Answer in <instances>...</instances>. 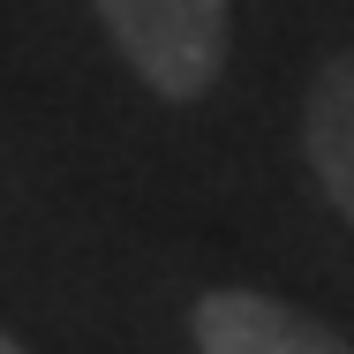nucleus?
<instances>
[{
	"label": "nucleus",
	"instance_id": "nucleus-1",
	"mask_svg": "<svg viewBox=\"0 0 354 354\" xmlns=\"http://www.w3.org/2000/svg\"><path fill=\"white\" fill-rule=\"evenodd\" d=\"M91 8L121 46V61L143 75V91H158L166 106L204 98L226 68V38H234L226 0H91Z\"/></svg>",
	"mask_w": 354,
	"mask_h": 354
},
{
	"label": "nucleus",
	"instance_id": "nucleus-2",
	"mask_svg": "<svg viewBox=\"0 0 354 354\" xmlns=\"http://www.w3.org/2000/svg\"><path fill=\"white\" fill-rule=\"evenodd\" d=\"M189 332H196V354H354L324 317L257 286H212L189 309Z\"/></svg>",
	"mask_w": 354,
	"mask_h": 354
},
{
	"label": "nucleus",
	"instance_id": "nucleus-3",
	"mask_svg": "<svg viewBox=\"0 0 354 354\" xmlns=\"http://www.w3.org/2000/svg\"><path fill=\"white\" fill-rule=\"evenodd\" d=\"M301 151H309V174H317L324 204L354 226V53L317 68L309 106H301Z\"/></svg>",
	"mask_w": 354,
	"mask_h": 354
},
{
	"label": "nucleus",
	"instance_id": "nucleus-4",
	"mask_svg": "<svg viewBox=\"0 0 354 354\" xmlns=\"http://www.w3.org/2000/svg\"><path fill=\"white\" fill-rule=\"evenodd\" d=\"M0 354H30V347H23V339H8V332H0Z\"/></svg>",
	"mask_w": 354,
	"mask_h": 354
}]
</instances>
